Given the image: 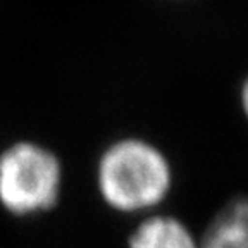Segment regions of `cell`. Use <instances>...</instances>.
Instances as JSON below:
<instances>
[{
	"label": "cell",
	"instance_id": "6da1fadb",
	"mask_svg": "<svg viewBox=\"0 0 248 248\" xmlns=\"http://www.w3.org/2000/svg\"><path fill=\"white\" fill-rule=\"evenodd\" d=\"M172 186L167 157L141 138H123L108 145L97 164V188L110 209L138 214L155 209Z\"/></svg>",
	"mask_w": 248,
	"mask_h": 248
},
{
	"label": "cell",
	"instance_id": "7a4b0ae2",
	"mask_svg": "<svg viewBox=\"0 0 248 248\" xmlns=\"http://www.w3.org/2000/svg\"><path fill=\"white\" fill-rule=\"evenodd\" d=\"M62 167L50 150L17 143L0 154V203L16 216H35L57 203Z\"/></svg>",
	"mask_w": 248,
	"mask_h": 248
},
{
	"label": "cell",
	"instance_id": "3957f363",
	"mask_svg": "<svg viewBox=\"0 0 248 248\" xmlns=\"http://www.w3.org/2000/svg\"><path fill=\"white\" fill-rule=\"evenodd\" d=\"M200 248H248V198L226 203L207 226Z\"/></svg>",
	"mask_w": 248,
	"mask_h": 248
},
{
	"label": "cell",
	"instance_id": "277c9868",
	"mask_svg": "<svg viewBox=\"0 0 248 248\" xmlns=\"http://www.w3.org/2000/svg\"><path fill=\"white\" fill-rule=\"evenodd\" d=\"M129 248H200V240L178 217L152 216L129 236Z\"/></svg>",
	"mask_w": 248,
	"mask_h": 248
},
{
	"label": "cell",
	"instance_id": "5b68a950",
	"mask_svg": "<svg viewBox=\"0 0 248 248\" xmlns=\"http://www.w3.org/2000/svg\"><path fill=\"white\" fill-rule=\"evenodd\" d=\"M240 102H241V108H243L245 116L248 119V76L245 78L243 85H241V92H240Z\"/></svg>",
	"mask_w": 248,
	"mask_h": 248
}]
</instances>
